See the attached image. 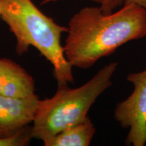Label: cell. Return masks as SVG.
<instances>
[{
    "label": "cell",
    "mask_w": 146,
    "mask_h": 146,
    "mask_svg": "<svg viewBox=\"0 0 146 146\" xmlns=\"http://www.w3.org/2000/svg\"><path fill=\"white\" fill-rule=\"evenodd\" d=\"M67 33L66 58L72 67L88 69L125 43L146 36V10L129 4L105 14L100 7H85L71 17Z\"/></svg>",
    "instance_id": "cell-1"
},
{
    "label": "cell",
    "mask_w": 146,
    "mask_h": 146,
    "mask_svg": "<svg viewBox=\"0 0 146 146\" xmlns=\"http://www.w3.org/2000/svg\"><path fill=\"white\" fill-rule=\"evenodd\" d=\"M60 1V0H42L41 1V4H47V3H50L52 2H56V1ZM90 1H94V2L98 3L100 4V5H103L104 2L106 1V0H90Z\"/></svg>",
    "instance_id": "cell-12"
},
{
    "label": "cell",
    "mask_w": 146,
    "mask_h": 146,
    "mask_svg": "<svg viewBox=\"0 0 146 146\" xmlns=\"http://www.w3.org/2000/svg\"><path fill=\"white\" fill-rule=\"evenodd\" d=\"M31 129L25 128L16 134L7 137H0V146H25L31 139Z\"/></svg>",
    "instance_id": "cell-8"
},
{
    "label": "cell",
    "mask_w": 146,
    "mask_h": 146,
    "mask_svg": "<svg viewBox=\"0 0 146 146\" xmlns=\"http://www.w3.org/2000/svg\"><path fill=\"white\" fill-rule=\"evenodd\" d=\"M39 98L16 99L0 95V137L16 134L33 122Z\"/></svg>",
    "instance_id": "cell-5"
},
{
    "label": "cell",
    "mask_w": 146,
    "mask_h": 146,
    "mask_svg": "<svg viewBox=\"0 0 146 146\" xmlns=\"http://www.w3.org/2000/svg\"><path fill=\"white\" fill-rule=\"evenodd\" d=\"M14 61L8 58H0V95L1 89Z\"/></svg>",
    "instance_id": "cell-9"
},
{
    "label": "cell",
    "mask_w": 146,
    "mask_h": 146,
    "mask_svg": "<svg viewBox=\"0 0 146 146\" xmlns=\"http://www.w3.org/2000/svg\"><path fill=\"white\" fill-rule=\"evenodd\" d=\"M117 66V62L110 63L81 86H58L52 98L39 99L31 128L32 139L45 144L60 131L86 119L97 99L112 85Z\"/></svg>",
    "instance_id": "cell-3"
},
{
    "label": "cell",
    "mask_w": 146,
    "mask_h": 146,
    "mask_svg": "<svg viewBox=\"0 0 146 146\" xmlns=\"http://www.w3.org/2000/svg\"><path fill=\"white\" fill-rule=\"evenodd\" d=\"M0 16L15 37L18 55L35 47L52 65L58 86L73 83L72 66L61 44L62 35L67 33L68 27L45 15L32 0H0Z\"/></svg>",
    "instance_id": "cell-2"
},
{
    "label": "cell",
    "mask_w": 146,
    "mask_h": 146,
    "mask_svg": "<svg viewBox=\"0 0 146 146\" xmlns=\"http://www.w3.org/2000/svg\"><path fill=\"white\" fill-rule=\"evenodd\" d=\"M135 4L146 10V0H125L124 5Z\"/></svg>",
    "instance_id": "cell-11"
},
{
    "label": "cell",
    "mask_w": 146,
    "mask_h": 146,
    "mask_svg": "<svg viewBox=\"0 0 146 146\" xmlns=\"http://www.w3.org/2000/svg\"><path fill=\"white\" fill-rule=\"evenodd\" d=\"M35 81L25 69L13 63L1 89V95L16 98L27 99L35 96Z\"/></svg>",
    "instance_id": "cell-6"
},
{
    "label": "cell",
    "mask_w": 146,
    "mask_h": 146,
    "mask_svg": "<svg viewBox=\"0 0 146 146\" xmlns=\"http://www.w3.org/2000/svg\"><path fill=\"white\" fill-rule=\"evenodd\" d=\"M127 80L134 86L133 91L118 104L114 117L123 129H129L127 145L143 146L146 144V69L131 73Z\"/></svg>",
    "instance_id": "cell-4"
},
{
    "label": "cell",
    "mask_w": 146,
    "mask_h": 146,
    "mask_svg": "<svg viewBox=\"0 0 146 146\" xmlns=\"http://www.w3.org/2000/svg\"><path fill=\"white\" fill-rule=\"evenodd\" d=\"M96 127L87 117L81 123L64 129L44 146H89L96 133Z\"/></svg>",
    "instance_id": "cell-7"
},
{
    "label": "cell",
    "mask_w": 146,
    "mask_h": 146,
    "mask_svg": "<svg viewBox=\"0 0 146 146\" xmlns=\"http://www.w3.org/2000/svg\"><path fill=\"white\" fill-rule=\"evenodd\" d=\"M125 0H106L103 5H100V9L105 14H110L114 12L118 7L124 5Z\"/></svg>",
    "instance_id": "cell-10"
}]
</instances>
